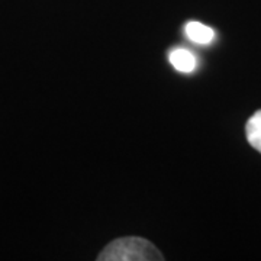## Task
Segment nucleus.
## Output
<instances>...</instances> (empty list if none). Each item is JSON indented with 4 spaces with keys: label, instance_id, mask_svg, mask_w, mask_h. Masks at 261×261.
<instances>
[{
    "label": "nucleus",
    "instance_id": "obj_1",
    "mask_svg": "<svg viewBox=\"0 0 261 261\" xmlns=\"http://www.w3.org/2000/svg\"><path fill=\"white\" fill-rule=\"evenodd\" d=\"M99 261H163V254L148 240L140 237H125L115 240L103 250Z\"/></svg>",
    "mask_w": 261,
    "mask_h": 261
},
{
    "label": "nucleus",
    "instance_id": "obj_2",
    "mask_svg": "<svg viewBox=\"0 0 261 261\" xmlns=\"http://www.w3.org/2000/svg\"><path fill=\"white\" fill-rule=\"evenodd\" d=\"M170 64L180 73H192L196 68V57L185 48H176L170 53Z\"/></svg>",
    "mask_w": 261,
    "mask_h": 261
},
{
    "label": "nucleus",
    "instance_id": "obj_3",
    "mask_svg": "<svg viewBox=\"0 0 261 261\" xmlns=\"http://www.w3.org/2000/svg\"><path fill=\"white\" fill-rule=\"evenodd\" d=\"M185 32H186L187 38L195 42V44H200V45H207L214 41L215 32L214 29L206 27L200 22H187V25L185 27Z\"/></svg>",
    "mask_w": 261,
    "mask_h": 261
},
{
    "label": "nucleus",
    "instance_id": "obj_4",
    "mask_svg": "<svg viewBox=\"0 0 261 261\" xmlns=\"http://www.w3.org/2000/svg\"><path fill=\"white\" fill-rule=\"evenodd\" d=\"M245 135L252 148L261 152V111L255 112L245 125Z\"/></svg>",
    "mask_w": 261,
    "mask_h": 261
}]
</instances>
